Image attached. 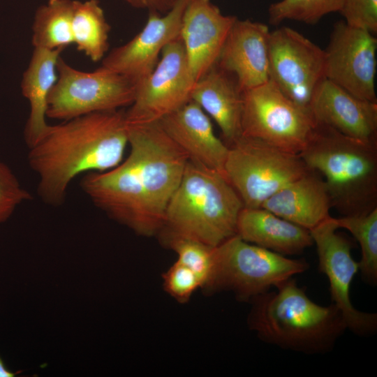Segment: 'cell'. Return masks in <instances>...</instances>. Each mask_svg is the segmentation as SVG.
<instances>
[{
    "instance_id": "obj_1",
    "label": "cell",
    "mask_w": 377,
    "mask_h": 377,
    "mask_svg": "<svg viewBox=\"0 0 377 377\" xmlns=\"http://www.w3.org/2000/svg\"><path fill=\"white\" fill-rule=\"evenodd\" d=\"M128 155L119 165L83 175L80 186L110 218L150 237L163 228L188 159L159 121L128 124Z\"/></svg>"
},
{
    "instance_id": "obj_2",
    "label": "cell",
    "mask_w": 377,
    "mask_h": 377,
    "mask_svg": "<svg viewBox=\"0 0 377 377\" xmlns=\"http://www.w3.org/2000/svg\"><path fill=\"white\" fill-rule=\"evenodd\" d=\"M128 146L123 110L91 113L50 125L29 147V166L38 177L37 193L45 204H64L68 187L80 175L119 165Z\"/></svg>"
},
{
    "instance_id": "obj_3",
    "label": "cell",
    "mask_w": 377,
    "mask_h": 377,
    "mask_svg": "<svg viewBox=\"0 0 377 377\" xmlns=\"http://www.w3.org/2000/svg\"><path fill=\"white\" fill-rule=\"evenodd\" d=\"M253 297L248 325L259 339L280 348L307 354L330 351L347 327L332 303L321 306L290 278Z\"/></svg>"
},
{
    "instance_id": "obj_4",
    "label": "cell",
    "mask_w": 377,
    "mask_h": 377,
    "mask_svg": "<svg viewBox=\"0 0 377 377\" xmlns=\"http://www.w3.org/2000/svg\"><path fill=\"white\" fill-rule=\"evenodd\" d=\"M325 181L332 207L342 216L377 208V143L355 140L317 124L299 154Z\"/></svg>"
},
{
    "instance_id": "obj_5",
    "label": "cell",
    "mask_w": 377,
    "mask_h": 377,
    "mask_svg": "<svg viewBox=\"0 0 377 377\" xmlns=\"http://www.w3.org/2000/svg\"><path fill=\"white\" fill-rule=\"evenodd\" d=\"M243 207L224 175L188 161L160 232L216 247L236 235Z\"/></svg>"
},
{
    "instance_id": "obj_6",
    "label": "cell",
    "mask_w": 377,
    "mask_h": 377,
    "mask_svg": "<svg viewBox=\"0 0 377 377\" xmlns=\"http://www.w3.org/2000/svg\"><path fill=\"white\" fill-rule=\"evenodd\" d=\"M303 259H292L246 242L235 235L214 248V266L207 290H229L250 302L270 288L304 272Z\"/></svg>"
},
{
    "instance_id": "obj_7",
    "label": "cell",
    "mask_w": 377,
    "mask_h": 377,
    "mask_svg": "<svg viewBox=\"0 0 377 377\" xmlns=\"http://www.w3.org/2000/svg\"><path fill=\"white\" fill-rule=\"evenodd\" d=\"M228 147L225 176L245 207H260L309 170L299 154L253 138L242 135Z\"/></svg>"
},
{
    "instance_id": "obj_8",
    "label": "cell",
    "mask_w": 377,
    "mask_h": 377,
    "mask_svg": "<svg viewBox=\"0 0 377 377\" xmlns=\"http://www.w3.org/2000/svg\"><path fill=\"white\" fill-rule=\"evenodd\" d=\"M57 81L47 103V117L66 121L82 115L130 106L137 84L103 66L91 72L73 68L61 57Z\"/></svg>"
},
{
    "instance_id": "obj_9",
    "label": "cell",
    "mask_w": 377,
    "mask_h": 377,
    "mask_svg": "<svg viewBox=\"0 0 377 377\" xmlns=\"http://www.w3.org/2000/svg\"><path fill=\"white\" fill-rule=\"evenodd\" d=\"M316 126L310 110L290 99L269 80L243 91L242 135L300 154Z\"/></svg>"
},
{
    "instance_id": "obj_10",
    "label": "cell",
    "mask_w": 377,
    "mask_h": 377,
    "mask_svg": "<svg viewBox=\"0 0 377 377\" xmlns=\"http://www.w3.org/2000/svg\"><path fill=\"white\" fill-rule=\"evenodd\" d=\"M325 50L296 30L281 27L270 31L269 80L299 105L310 110L313 96L325 78Z\"/></svg>"
},
{
    "instance_id": "obj_11",
    "label": "cell",
    "mask_w": 377,
    "mask_h": 377,
    "mask_svg": "<svg viewBox=\"0 0 377 377\" xmlns=\"http://www.w3.org/2000/svg\"><path fill=\"white\" fill-rule=\"evenodd\" d=\"M195 82L179 36L164 47L154 70L137 84L134 100L125 111L128 124L159 121L191 100Z\"/></svg>"
},
{
    "instance_id": "obj_12",
    "label": "cell",
    "mask_w": 377,
    "mask_h": 377,
    "mask_svg": "<svg viewBox=\"0 0 377 377\" xmlns=\"http://www.w3.org/2000/svg\"><path fill=\"white\" fill-rule=\"evenodd\" d=\"M337 229L330 216L309 230L316 246L319 269L327 278L332 303L342 313L347 329L357 335H370L377 330V314L360 311L352 304L350 285L359 263L352 257L350 242Z\"/></svg>"
},
{
    "instance_id": "obj_13",
    "label": "cell",
    "mask_w": 377,
    "mask_h": 377,
    "mask_svg": "<svg viewBox=\"0 0 377 377\" xmlns=\"http://www.w3.org/2000/svg\"><path fill=\"white\" fill-rule=\"evenodd\" d=\"M376 50L374 34L337 22L325 50V77L359 98L377 102Z\"/></svg>"
},
{
    "instance_id": "obj_14",
    "label": "cell",
    "mask_w": 377,
    "mask_h": 377,
    "mask_svg": "<svg viewBox=\"0 0 377 377\" xmlns=\"http://www.w3.org/2000/svg\"><path fill=\"white\" fill-rule=\"evenodd\" d=\"M188 1L178 0L163 14L149 10L142 29L108 53L101 66L126 76L137 84L140 82L154 70L164 47L179 36Z\"/></svg>"
},
{
    "instance_id": "obj_15",
    "label": "cell",
    "mask_w": 377,
    "mask_h": 377,
    "mask_svg": "<svg viewBox=\"0 0 377 377\" xmlns=\"http://www.w3.org/2000/svg\"><path fill=\"white\" fill-rule=\"evenodd\" d=\"M236 19L235 16L223 14L211 0L188 1L179 37L195 82L216 65Z\"/></svg>"
},
{
    "instance_id": "obj_16",
    "label": "cell",
    "mask_w": 377,
    "mask_h": 377,
    "mask_svg": "<svg viewBox=\"0 0 377 377\" xmlns=\"http://www.w3.org/2000/svg\"><path fill=\"white\" fill-rule=\"evenodd\" d=\"M310 110L317 124L377 143V102L359 98L325 78L313 96Z\"/></svg>"
},
{
    "instance_id": "obj_17",
    "label": "cell",
    "mask_w": 377,
    "mask_h": 377,
    "mask_svg": "<svg viewBox=\"0 0 377 377\" xmlns=\"http://www.w3.org/2000/svg\"><path fill=\"white\" fill-rule=\"evenodd\" d=\"M269 33L265 24L237 18L229 31L216 65L233 75L242 91L269 80Z\"/></svg>"
},
{
    "instance_id": "obj_18",
    "label": "cell",
    "mask_w": 377,
    "mask_h": 377,
    "mask_svg": "<svg viewBox=\"0 0 377 377\" xmlns=\"http://www.w3.org/2000/svg\"><path fill=\"white\" fill-rule=\"evenodd\" d=\"M159 122L189 161L225 175L229 147L216 135L210 117L196 103L190 100Z\"/></svg>"
},
{
    "instance_id": "obj_19",
    "label": "cell",
    "mask_w": 377,
    "mask_h": 377,
    "mask_svg": "<svg viewBox=\"0 0 377 377\" xmlns=\"http://www.w3.org/2000/svg\"><path fill=\"white\" fill-rule=\"evenodd\" d=\"M191 100L217 124L228 147L242 135L243 91L230 73L216 65L195 82Z\"/></svg>"
},
{
    "instance_id": "obj_20",
    "label": "cell",
    "mask_w": 377,
    "mask_h": 377,
    "mask_svg": "<svg viewBox=\"0 0 377 377\" xmlns=\"http://www.w3.org/2000/svg\"><path fill=\"white\" fill-rule=\"evenodd\" d=\"M260 207L309 230L330 218L332 208L324 179L310 169L272 195Z\"/></svg>"
},
{
    "instance_id": "obj_21",
    "label": "cell",
    "mask_w": 377,
    "mask_h": 377,
    "mask_svg": "<svg viewBox=\"0 0 377 377\" xmlns=\"http://www.w3.org/2000/svg\"><path fill=\"white\" fill-rule=\"evenodd\" d=\"M236 235L246 242L283 256L301 253L313 244L309 230L263 207H243Z\"/></svg>"
},
{
    "instance_id": "obj_22",
    "label": "cell",
    "mask_w": 377,
    "mask_h": 377,
    "mask_svg": "<svg viewBox=\"0 0 377 377\" xmlns=\"http://www.w3.org/2000/svg\"><path fill=\"white\" fill-rule=\"evenodd\" d=\"M61 50L34 48L21 82L22 95L29 105L24 138L28 147L34 145L50 127L47 123L48 98L57 78V64Z\"/></svg>"
},
{
    "instance_id": "obj_23",
    "label": "cell",
    "mask_w": 377,
    "mask_h": 377,
    "mask_svg": "<svg viewBox=\"0 0 377 377\" xmlns=\"http://www.w3.org/2000/svg\"><path fill=\"white\" fill-rule=\"evenodd\" d=\"M110 26L98 0H74L72 19L73 44L92 61L106 55Z\"/></svg>"
},
{
    "instance_id": "obj_24",
    "label": "cell",
    "mask_w": 377,
    "mask_h": 377,
    "mask_svg": "<svg viewBox=\"0 0 377 377\" xmlns=\"http://www.w3.org/2000/svg\"><path fill=\"white\" fill-rule=\"evenodd\" d=\"M74 0H48L38 8L32 26L34 48L61 50L73 44Z\"/></svg>"
},
{
    "instance_id": "obj_25",
    "label": "cell",
    "mask_w": 377,
    "mask_h": 377,
    "mask_svg": "<svg viewBox=\"0 0 377 377\" xmlns=\"http://www.w3.org/2000/svg\"><path fill=\"white\" fill-rule=\"evenodd\" d=\"M338 228L348 230L358 242L362 257L359 270L364 281L376 285L377 281V208L355 216L334 218Z\"/></svg>"
},
{
    "instance_id": "obj_26",
    "label": "cell",
    "mask_w": 377,
    "mask_h": 377,
    "mask_svg": "<svg viewBox=\"0 0 377 377\" xmlns=\"http://www.w3.org/2000/svg\"><path fill=\"white\" fill-rule=\"evenodd\" d=\"M345 0H280L268 8L269 22L278 24L284 20L316 24L325 15L339 12Z\"/></svg>"
},
{
    "instance_id": "obj_27",
    "label": "cell",
    "mask_w": 377,
    "mask_h": 377,
    "mask_svg": "<svg viewBox=\"0 0 377 377\" xmlns=\"http://www.w3.org/2000/svg\"><path fill=\"white\" fill-rule=\"evenodd\" d=\"M165 242L177 256V261L190 268L205 288L214 266V248L200 242L182 237L163 235Z\"/></svg>"
},
{
    "instance_id": "obj_28",
    "label": "cell",
    "mask_w": 377,
    "mask_h": 377,
    "mask_svg": "<svg viewBox=\"0 0 377 377\" xmlns=\"http://www.w3.org/2000/svg\"><path fill=\"white\" fill-rule=\"evenodd\" d=\"M32 198L10 168L0 161V225L9 219L17 207Z\"/></svg>"
},
{
    "instance_id": "obj_29",
    "label": "cell",
    "mask_w": 377,
    "mask_h": 377,
    "mask_svg": "<svg viewBox=\"0 0 377 377\" xmlns=\"http://www.w3.org/2000/svg\"><path fill=\"white\" fill-rule=\"evenodd\" d=\"M165 290L180 303L188 302L202 283L190 268L176 261L163 275Z\"/></svg>"
},
{
    "instance_id": "obj_30",
    "label": "cell",
    "mask_w": 377,
    "mask_h": 377,
    "mask_svg": "<svg viewBox=\"0 0 377 377\" xmlns=\"http://www.w3.org/2000/svg\"><path fill=\"white\" fill-rule=\"evenodd\" d=\"M339 13L349 26L377 32V0H345Z\"/></svg>"
},
{
    "instance_id": "obj_31",
    "label": "cell",
    "mask_w": 377,
    "mask_h": 377,
    "mask_svg": "<svg viewBox=\"0 0 377 377\" xmlns=\"http://www.w3.org/2000/svg\"><path fill=\"white\" fill-rule=\"evenodd\" d=\"M149 10L155 11L161 14L170 10L178 0H146Z\"/></svg>"
},
{
    "instance_id": "obj_32",
    "label": "cell",
    "mask_w": 377,
    "mask_h": 377,
    "mask_svg": "<svg viewBox=\"0 0 377 377\" xmlns=\"http://www.w3.org/2000/svg\"><path fill=\"white\" fill-rule=\"evenodd\" d=\"M20 373V371H11L0 356V377H15Z\"/></svg>"
},
{
    "instance_id": "obj_33",
    "label": "cell",
    "mask_w": 377,
    "mask_h": 377,
    "mask_svg": "<svg viewBox=\"0 0 377 377\" xmlns=\"http://www.w3.org/2000/svg\"><path fill=\"white\" fill-rule=\"evenodd\" d=\"M131 6L136 8H147L146 0H126Z\"/></svg>"
}]
</instances>
